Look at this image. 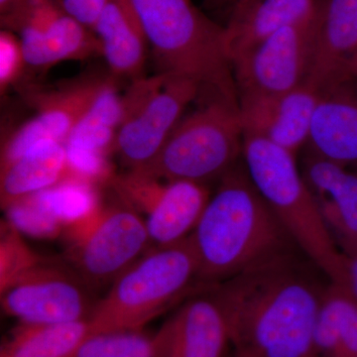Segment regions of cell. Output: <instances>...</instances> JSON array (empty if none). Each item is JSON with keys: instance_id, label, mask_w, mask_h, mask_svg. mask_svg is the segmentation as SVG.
<instances>
[{"instance_id": "8", "label": "cell", "mask_w": 357, "mask_h": 357, "mask_svg": "<svg viewBox=\"0 0 357 357\" xmlns=\"http://www.w3.org/2000/svg\"><path fill=\"white\" fill-rule=\"evenodd\" d=\"M116 198L64 231L66 261L91 290L114 283L152 243L140 213Z\"/></svg>"}, {"instance_id": "31", "label": "cell", "mask_w": 357, "mask_h": 357, "mask_svg": "<svg viewBox=\"0 0 357 357\" xmlns=\"http://www.w3.org/2000/svg\"><path fill=\"white\" fill-rule=\"evenodd\" d=\"M342 286L347 289L352 299L357 303V253L347 256L344 282Z\"/></svg>"}, {"instance_id": "22", "label": "cell", "mask_w": 357, "mask_h": 357, "mask_svg": "<svg viewBox=\"0 0 357 357\" xmlns=\"http://www.w3.org/2000/svg\"><path fill=\"white\" fill-rule=\"evenodd\" d=\"M91 333L89 319L58 324L18 323L2 342L0 357H69Z\"/></svg>"}, {"instance_id": "6", "label": "cell", "mask_w": 357, "mask_h": 357, "mask_svg": "<svg viewBox=\"0 0 357 357\" xmlns=\"http://www.w3.org/2000/svg\"><path fill=\"white\" fill-rule=\"evenodd\" d=\"M243 140L238 102L213 93L210 102L185 114L156 157L135 171L206 185L236 166Z\"/></svg>"}, {"instance_id": "35", "label": "cell", "mask_w": 357, "mask_h": 357, "mask_svg": "<svg viewBox=\"0 0 357 357\" xmlns=\"http://www.w3.org/2000/svg\"><path fill=\"white\" fill-rule=\"evenodd\" d=\"M234 357H241V356H234Z\"/></svg>"}, {"instance_id": "13", "label": "cell", "mask_w": 357, "mask_h": 357, "mask_svg": "<svg viewBox=\"0 0 357 357\" xmlns=\"http://www.w3.org/2000/svg\"><path fill=\"white\" fill-rule=\"evenodd\" d=\"M323 91L309 83L277 95L238 98L244 134L257 136L297 155L307 144Z\"/></svg>"}, {"instance_id": "2", "label": "cell", "mask_w": 357, "mask_h": 357, "mask_svg": "<svg viewBox=\"0 0 357 357\" xmlns=\"http://www.w3.org/2000/svg\"><path fill=\"white\" fill-rule=\"evenodd\" d=\"M190 238L204 288L292 255L296 245L245 167L237 166L220 178Z\"/></svg>"}, {"instance_id": "30", "label": "cell", "mask_w": 357, "mask_h": 357, "mask_svg": "<svg viewBox=\"0 0 357 357\" xmlns=\"http://www.w3.org/2000/svg\"><path fill=\"white\" fill-rule=\"evenodd\" d=\"M107 1L109 0H61L66 11L89 30L95 27Z\"/></svg>"}, {"instance_id": "16", "label": "cell", "mask_w": 357, "mask_h": 357, "mask_svg": "<svg viewBox=\"0 0 357 357\" xmlns=\"http://www.w3.org/2000/svg\"><path fill=\"white\" fill-rule=\"evenodd\" d=\"M303 175L337 248L345 256L356 255L357 174L311 152L305 161Z\"/></svg>"}, {"instance_id": "21", "label": "cell", "mask_w": 357, "mask_h": 357, "mask_svg": "<svg viewBox=\"0 0 357 357\" xmlns=\"http://www.w3.org/2000/svg\"><path fill=\"white\" fill-rule=\"evenodd\" d=\"M312 345L316 357H357V303L340 284L325 289Z\"/></svg>"}, {"instance_id": "4", "label": "cell", "mask_w": 357, "mask_h": 357, "mask_svg": "<svg viewBox=\"0 0 357 357\" xmlns=\"http://www.w3.org/2000/svg\"><path fill=\"white\" fill-rule=\"evenodd\" d=\"M161 72L191 77L211 93L238 102L225 27L191 0H131Z\"/></svg>"}, {"instance_id": "15", "label": "cell", "mask_w": 357, "mask_h": 357, "mask_svg": "<svg viewBox=\"0 0 357 357\" xmlns=\"http://www.w3.org/2000/svg\"><path fill=\"white\" fill-rule=\"evenodd\" d=\"M357 57V0H321L306 83L325 91L351 82Z\"/></svg>"}, {"instance_id": "34", "label": "cell", "mask_w": 357, "mask_h": 357, "mask_svg": "<svg viewBox=\"0 0 357 357\" xmlns=\"http://www.w3.org/2000/svg\"><path fill=\"white\" fill-rule=\"evenodd\" d=\"M351 81L357 82V69L351 74Z\"/></svg>"}, {"instance_id": "5", "label": "cell", "mask_w": 357, "mask_h": 357, "mask_svg": "<svg viewBox=\"0 0 357 357\" xmlns=\"http://www.w3.org/2000/svg\"><path fill=\"white\" fill-rule=\"evenodd\" d=\"M204 289L189 236L148 249L96 303L89 321L93 333L142 331L185 295Z\"/></svg>"}, {"instance_id": "29", "label": "cell", "mask_w": 357, "mask_h": 357, "mask_svg": "<svg viewBox=\"0 0 357 357\" xmlns=\"http://www.w3.org/2000/svg\"><path fill=\"white\" fill-rule=\"evenodd\" d=\"M26 59L20 37L8 30L0 32V91L4 93L17 82L24 69Z\"/></svg>"}, {"instance_id": "33", "label": "cell", "mask_w": 357, "mask_h": 357, "mask_svg": "<svg viewBox=\"0 0 357 357\" xmlns=\"http://www.w3.org/2000/svg\"><path fill=\"white\" fill-rule=\"evenodd\" d=\"M357 69V57L356 58V60L352 62V64L351 66V70H349V75H351V74Z\"/></svg>"}, {"instance_id": "20", "label": "cell", "mask_w": 357, "mask_h": 357, "mask_svg": "<svg viewBox=\"0 0 357 357\" xmlns=\"http://www.w3.org/2000/svg\"><path fill=\"white\" fill-rule=\"evenodd\" d=\"M67 177L64 142L45 140L10 165L0 168V203L3 210L16 199L49 189Z\"/></svg>"}, {"instance_id": "10", "label": "cell", "mask_w": 357, "mask_h": 357, "mask_svg": "<svg viewBox=\"0 0 357 357\" xmlns=\"http://www.w3.org/2000/svg\"><path fill=\"white\" fill-rule=\"evenodd\" d=\"M67 262L44 259L0 292L1 307L18 323L58 324L89 319L96 302Z\"/></svg>"}, {"instance_id": "24", "label": "cell", "mask_w": 357, "mask_h": 357, "mask_svg": "<svg viewBox=\"0 0 357 357\" xmlns=\"http://www.w3.org/2000/svg\"><path fill=\"white\" fill-rule=\"evenodd\" d=\"M69 357H154L153 335L143 330L91 333Z\"/></svg>"}, {"instance_id": "27", "label": "cell", "mask_w": 357, "mask_h": 357, "mask_svg": "<svg viewBox=\"0 0 357 357\" xmlns=\"http://www.w3.org/2000/svg\"><path fill=\"white\" fill-rule=\"evenodd\" d=\"M67 177L79 178L102 188L109 187L116 173L109 155L65 144Z\"/></svg>"}, {"instance_id": "7", "label": "cell", "mask_w": 357, "mask_h": 357, "mask_svg": "<svg viewBox=\"0 0 357 357\" xmlns=\"http://www.w3.org/2000/svg\"><path fill=\"white\" fill-rule=\"evenodd\" d=\"M202 91L198 82L170 72L133 82L122 96L123 119L114 151L128 170L142 168L156 157Z\"/></svg>"}, {"instance_id": "11", "label": "cell", "mask_w": 357, "mask_h": 357, "mask_svg": "<svg viewBox=\"0 0 357 357\" xmlns=\"http://www.w3.org/2000/svg\"><path fill=\"white\" fill-rule=\"evenodd\" d=\"M316 20L287 26L231 61L238 98L277 95L306 83L314 58Z\"/></svg>"}, {"instance_id": "32", "label": "cell", "mask_w": 357, "mask_h": 357, "mask_svg": "<svg viewBox=\"0 0 357 357\" xmlns=\"http://www.w3.org/2000/svg\"><path fill=\"white\" fill-rule=\"evenodd\" d=\"M18 1L20 0H0V10H1L2 15L11 10Z\"/></svg>"}, {"instance_id": "18", "label": "cell", "mask_w": 357, "mask_h": 357, "mask_svg": "<svg viewBox=\"0 0 357 357\" xmlns=\"http://www.w3.org/2000/svg\"><path fill=\"white\" fill-rule=\"evenodd\" d=\"M349 83L324 91L307 143L312 153L344 167L357 165V89Z\"/></svg>"}, {"instance_id": "19", "label": "cell", "mask_w": 357, "mask_h": 357, "mask_svg": "<svg viewBox=\"0 0 357 357\" xmlns=\"http://www.w3.org/2000/svg\"><path fill=\"white\" fill-rule=\"evenodd\" d=\"M93 30L112 73L139 76L149 43L131 0H109Z\"/></svg>"}, {"instance_id": "1", "label": "cell", "mask_w": 357, "mask_h": 357, "mask_svg": "<svg viewBox=\"0 0 357 357\" xmlns=\"http://www.w3.org/2000/svg\"><path fill=\"white\" fill-rule=\"evenodd\" d=\"M325 289L290 255L208 290L227 319L234 356L316 357L312 335Z\"/></svg>"}, {"instance_id": "17", "label": "cell", "mask_w": 357, "mask_h": 357, "mask_svg": "<svg viewBox=\"0 0 357 357\" xmlns=\"http://www.w3.org/2000/svg\"><path fill=\"white\" fill-rule=\"evenodd\" d=\"M321 0H239L225 27L230 62L287 26L312 22Z\"/></svg>"}, {"instance_id": "12", "label": "cell", "mask_w": 357, "mask_h": 357, "mask_svg": "<svg viewBox=\"0 0 357 357\" xmlns=\"http://www.w3.org/2000/svg\"><path fill=\"white\" fill-rule=\"evenodd\" d=\"M107 79H84L44 93H33L36 115L20 126L1 149L0 167L10 165L45 140L65 142L88 112Z\"/></svg>"}, {"instance_id": "28", "label": "cell", "mask_w": 357, "mask_h": 357, "mask_svg": "<svg viewBox=\"0 0 357 357\" xmlns=\"http://www.w3.org/2000/svg\"><path fill=\"white\" fill-rule=\"evenodd\" d=\"M117 132L119 129L88 110L64 143L109 155L115 151Z\"/></svg>"}, {"instance_id": "3", "label": "cell", "mask_w": 357, "mask_h": 357, "mask_svg": "<svg viewBox=\"0 0 357 357\" xmlns=\"http://www.w3.org/2000/svg\"><path fill=\"white\" fill-rule=\"evenodd\" d=\"M296 156L270 141L244 134V167L253 185L296 246L331 283L342 285L347 256L331 236L314 194L300 172Z\"/></svg>"}, {"instance_id": "9", "label": "cell", "mask_w": 357, "mask_h": 357, "mask_svg": "<svg viewBox=\"0 0 357 357\" xmlns=\"http://www.w3.org/2000/svg\"><path fill=\"white\" fill-rule=\"evenodd\" d=\"M109 188L139 213L155 245L178 243L192 234L211 198L206 185L167 181L139 171L116 174Z\"/></svg>"}, {"instance_id": "25", "label": "cell", "mask_w": 357, "mask_h": 357, "mask_svg": "<svg viewBox=\"0 0 357 357\" xmlns=\"http://www.w3.org/2000/svg\"><path fill=\"white\" fill-rule=\"evenodd\" d=\"M44 258L29 248L22 234L7 220L0 231V292L38 265Z\"/></svg>"}, {"instance_id": "23", "label": "cell", "mask_w": 357, "mask_h": 357, "mask_svg": "<svg viewBox=\"0 0 357 357\" xmlns=\"http://www.w3.org/2000/svg\"><path fill=\"white\" fill-rule=\"evenodd\" d=\"M35 194L63 225L64 231L86 222L103 204L100 187L73 177H66L57 185Z\"/></svg>"}, {"instance_id": "14", "label": "cell", "mask_w": 357, "mask_h": 357, "mask_svg": "<svg viewBox=\"0 0 357 357\" xmlns=\"http://www.w3.org/2000/svg\"><path fill=\"white\" fill-rule=\"evenodd\" d=\"M152 335L154 357H229L232 349L227 319L208 288L183 303Z\"/></svg>"}, {"instance_id": "26", "label": "cell", "mask_w": 357, "mask_h": 357, "mask_svg": "<svg viewBox=\"0 0 357 357\" xmlns=\"http://www.w3.org/2000/svg\"><path fill=\"white\" fill-rule=\"evenodd\" d=\"M3 211L7 222L25 236L54 239L64 234L63 225L42 206L36 194L16 199Z\"/></svg>"}]
</instances>
